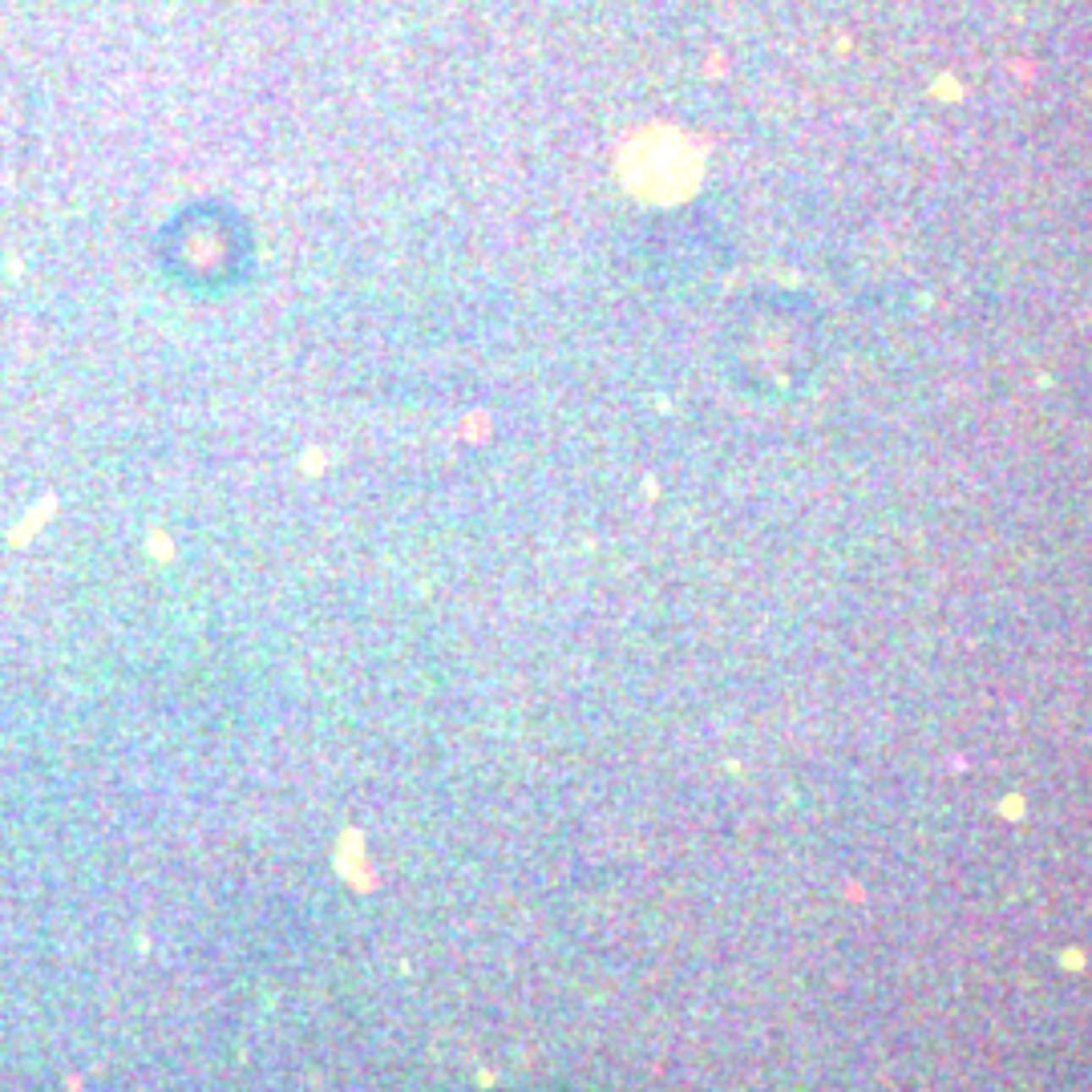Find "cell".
<instances>
[{
    "mask_svg": "<svg viewBox=\"0 0 1092 1092\" xmlns=\"http://www.w3.org/2000/svg\"><path fill=\"white\" fill-rule=\"evenodd\" d=\"M158 263L195 296H227L251 276V222L227 203H190L162 227Z\"/></svg>",
    "mask_w": 1092,
    "mask_h": 1092,
    "instance_id": "1",
    "label": "cell"
}]
</instances>
